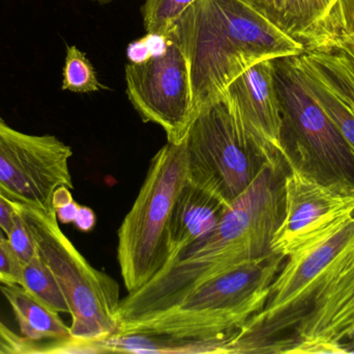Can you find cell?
<instances>
[{
	"mask_svg": "<svg viewBox=\"0 0 354 354\" xmlns=\"http://www.w3.org/2000/svg\"><path fill=\"white\" fill-rule=\"evenodd\" d=\"M288 172L284 160L268 162L209 234L120 301L118 330L172 307L220 274L272 253V238L284 218Z\"/></svg>",
	"mask_w": 354,
	"mask_h": 354,
	"instance_id": "cell-1",
	"label": "cell"
},
{
	"mask_svg": "<svg viewBox=\"0 0 354 354\" xmlns=\"http://www.w3.org/2000/svg\"><path fill=\"white\" fill-rule=\"evenodd\" d=\"M167 37L187 60L195 116L254 64L305 50L245 0H196Z\"/></svg>",
	"mask_w": 354,
	"mask_h": 354,
	"instance_id": "cell-2",
	"label": "cell"
},
{
	"mask_svg": "<svg viewBox=\"0 0 354 354\" xmlns=\"http://www.w3.org/2000/svg\"><path fill=\"white\" fill-rule=\"evenodd\" d=\"M286 259L272 251L243 264L200 285L172 307L122 326L115 336L145 335L218 353L221 343L263 309Z\"/></svg>",
	"mask_w": 354,
	"mask_h": 354,
	"instance_id": "cell-3",
	"label": "cell"
},
{
	"mask_svg": "<svg viewBox=\"0 0 354 354\" xmlns=\"http://www.w3.org/2000/svg\"><path fill=\"white\" fill-rule=\"evenodd\" d=\"M353 330L354 237L286 311L243 335L255 353H339Z\"/></svg>",
	"mask_w": 354,
	"mask_h": 354,
	"instance_id": "cell-4",
	"label": "cell"
},
{
	"mask_svg": "<svg viewBox=\"0 0 354 354\" xmlns=\"http://www.w3.org/2000/svg\"><path fill=\"white\" fill-rule=\"evenodd\" d=\"M274 87L280 106L281 155L297 172L354 197V152L306 87L290 56L274 58Z\"/></svg>",
	"mask_w": 354,
	"mask_h": 354,
	"instance_id": "cell-5",
	"label": "cell"
},
{
	"mask_svg": "<svg viewBox=\"0 0 354 354\" xmlns=\"http://www.w3.org/2000/svg\"><path fill=\"white\" fill-rule=\"evenodd\" d=\"M187 180L185 141L166 143L151 159L138 195L118 230V260L129 293L151 282L169 262L172 210Z\"/></svg>",
	"mask_w": 354,
	"mask_h": 354,
	"instance_id": "cell-6",
	"label": "cell"
},
{
	"mask_svg": "<svg viewBox=\"0 0 354 354\" xmlns=\"http://www.w3.org/2000/svg\"><path fill=\"white\" fill-rule=\"evenodd\" d=\"M26 222L37 254L55 276L70 308L71 338L97 344L120 328L118 283L95 269L62 232L55 210L44 212L14 204Z\"/></svg>",
	"mask_w": 354,
	"mask_h": 354,
	"instance_id": "cell-7",
	"label": "cell"
},
{
	"mask_svg": "<svg viewBox=\"0 0 354 354\" xmlns=\"http://www.w3.org/2000/svg\"><path fill=\"white\" fill-rule=\"evenodd\" d=\"M185 143L189 182L227 204L241 197L262 168L274 162L245 132L225 96L200 110Z\"/></svg>",
	"mask_w": 354,
	"mask_h": 354,
	"instance_id": "cell-8",
	"label": "cell"
},
{
	"mask_svg": "<svg viewBox=\"0 0 354 354\" xmlns=\"http://www.w3.org/2000/svg\"><path fill=\"white\" fill-rule=\"evenodd\" d=\"M72 156V148L58 137L21 132L0 116V197L52 211L56 189L74 188L68 166Z\"/></svg>",
	"mask_w": 354,
	"mask_h": 354,
	"instance_id": "cell-9",
	"label": "cell"
},
{
	"mask_svg": "<svg viewBox=\"0 0 354 354\" xmlns=\"http://www.w3.org/2000/svg\"><path fill=\"white\" fill-rule=\"evenodd\" d=\"M167 39L163 53L127 64V95L143 122L159 125L168 143L179 145L196 116L187 60L177 44Z\"/></svg>",
	"mask_w": 354,
	"mask_h": 354,
	"instance_id": "cell-10",
	"label": "cell"
},
{
	"mask_svg": "<svg viewBox=\"0 0 354 354\" xmlns=\"http://www.w3.org/2000/svg\"><path fill=\"white\" fill-rule=\"evenodd\" d=\"M299 43L305 50L290 56L293 66L354 116V0H337L304 33Z\"/></svg>",
	"mask_w": 354,
	"mask_h": 354,
	"instance_id": "cell-11",
	"label": "cell"
},
{
	"mask_svg": "<svg viewBox=\"0 0 354 354\" xmlns=\"http://www.w3.org/2000/svg\"><path fill=\"white\" fill-rule=\"evenodd\" d=\"M354 216V197L289 172L285 180V214L272 251L289 257L328 238Z\"/></svg>",
	"mask_w": 354,
	"mask_h": 354,
	"instance_id": "cell-12",
	"label": "cell"
},
{
	"mask_svg": "<svg viewBox=\"0 0 354 354\" xmlns=\"http://www.w3.org/2000/svg\"><path fill=\"white\" fill-rule=\"evenodd\" d=\"M235 116L270 161L283 159L282 118L274 87L272 60H262L241 73L225 89Z\"/></svg>",
	"mask_w": 354,
	"mask_h": 354,
	"instance_id": "cell-13",
	"label": "cell"
},
{
	"mask_svg": "<svg viewBox=\"0 0 354 354\" xmlns=\"http://www.w3.org/2000/svg\"><path fill=\"white\" fill-rule=\"evenodd\" d=\"M353 237L354 216L328 238L287 257L288 260L270 285L263 309L245 324H262L286 311Z\"/></svg>",
	"mask_w": 354,
	"mask_h": 354,
	"instance_id": "cell-14",
	"label": "cell"
},
{
	"mask_svg": "<svg viewBox=\"0 0 354 354\" xmlns=\"http://www.w3.org/2000/svg\"><path fill=\"white\" fill-rule=\"evenodd\" d=\"M230 205L214 193L187 180L172 210L168 264L174 262L194 243L209 234L218 226Z\"/></svg>",
	"mask_w": 354,
	"mask_h": 354,
	"instance_id": "cell-15",
	"label": "cell"
},
{
	"mask_svg": "<svg viewBox=\"0 0 354 354\" xmlns=\"http://www.w3.org/2000/svg\"><path fill=\"white\" fill-rule=\"evenodd\" d=\"M0 292L10 303L26 340H64L70 338V326H66L58 313L39 303L19 285L0 284Z\"/></svg>",
	"mask_w": 354,
	"mask_h": 354,
	"instance_id": "cell-16",
	"label": "cell"
},
{
	"mask_svg": "<svg viewBox=\"0 0 354 354\" xmlns=\"http://www.w3.org/2000/svg\"><path fill=\"white\" fill-rule=\"evenodd\" d=\"M279 29L299 42L309 28L310 0H245Z\"/></svg>",
	"mask_w": 354,
	"mask_h": 354,
	"instance_id": "cell-17",
	"label": "cell"
},
{
	"mask_svg": "<svg viewBox=\"0 0 354 354\" xmlns=\"http://www.w3.org/2000/svg\"><path fill=\"white\" fill-rule=\"evenodd\" d=\"M21 287L52 311L70 314L68 301L55 276L39 254L22 266Z\"/></svg>",
	"mask_w": 354,
	"mask_h": 354,
	"instance_id": "cell-18",
	"label": "cell"
},
{
	"mask_svg": "<svg viewBox=\"0 0 354 354\" xmlns=\"http://www.w3.org/2000/svg\"><path fill=\"white\" fill-rule=\"evenodd\" d=\"M62 91L91 94L108 89L97 79V72L86 53L77 46L66 45V55L62 68Z\"/></svg>",
	"mask_w": 354,
	"mask_h": 354,
	"instance_id": "cell-19",
	"label": "cell"
},
{
	"mask_svg": "<svg viewBox=\"0 0 354 354\" xmlns=\"http://www.w3.org/2000/svg\"><path fill=\"white\" fill-rule=\"evenodd\" d=\"M196 0H145L141 8L143 24L149 35L167 37L172 25Z\"/></svg>",
	"mask_w": 354,
	"mask_h": 354,
	"instance_id": "cell-20",
	"label": "cell"
},
{
	"mask_svg": "<svg viewBox=\"0 0 354 354\" xmlns=\"http://www.w3.org/2000/svg\"><path fill=\"white\" fill-rule=\"evenodd\" d=\"M297 73H299L306 87L309 89L310 93L313 96L314 99L322 106L326 114L330 116V120L336 125L337 128L339 129L341 134L346 139L347 143L354 152L353 114L342 103H340L334 96L330 95L326 89H324L322 85H318L312 79L308 78L305 75L299 73V71H297Z\"/></svg>",
	"mask_w": 354,
	"mask_h": 354,
	"instance_id": "cell-21",
	"label": "cell"
},
{
	"mask_svg": "<svg viewBox=\"0 0 354 354\" xmlns=\"http://www.w3.org/2000/svg\"><path fill=\"white\" fill-rule=\"evenodd\" d=\"M6 239L22 265L29 263L32 258L37 255V245L33 240L32 235L17 208L14 227L6 235Z\"/></svg>",
	"mask_w": 354,
	"mask_h": 354,
	"instance_id": "cell-22",
	"label": "cell"
},
{
	"mask_svg": "<svg viewBox=\"0 0 354 354\" xmlns=\"http://www.w3.org/2000/svg\"><path fill=\"white\" fill-rule=\"evenodd\" d=\"M167 37L163 35H149L137 39L129 45L127 55L131 62H143L153 55H159L165 51Z\"/></svg>",
	"mask_w": 354,
	"mask_h": 354,
	"instance_id": "cell-23",
	"label": "cell"
},
{
	"mask_svg": "<svg viewBox=\"0 0 354 354\" xmlns=\"http://www.w3.org/2000/svg\"><path fill=\"white\" fill-rule=\"evenodd\" d=\"M22 266L8 245V239L0 240V284L21 286Z\"/></svg>",
	"mask_w": 354,
	"mask_h": 354,
	"instance_id": "cell-24",
	"label": "cell"
},
{
	"mask_svg": "<svg viewBox=\"0 0 354 354\" xmlns=\"http://www.w3.org/2000/svg\"><path fill=\"white\" fill-rule=\"evenodd\" d=\"M15 214H16V208L14 204L0 197V229L6 236L14 227Z\"/></svg>",
	"mask_w": 354,
	"mask_h": 354,
	"instance_id": "cell-25",
	"label": "cell"
},
{
	"mask_svg": "<svg viewBox=\"0 0 354 354\" xmlns=\"http://www.w3.org/2000/svg\"><path fill=\"white\" fill-rule=\"evenodd\" d=\"M95 220L97 218H95V212L86 206L80 205L78 213L75 218L74 224L79 231L89 232L95 228Z\"/></svg>",
	"mask_w": 354,
	"mask_h": 354,
	"instance_id": "cell-26",
	"label": "cell"
},
{
	"mask_svg": "<svg viewBox=\"0 0 354 354\" xmlns=\"http://www.w3.org/2000/svg\"><path fill=\"white\" fill-rule=\"evenodd\" d=\"M337 0H310L309 2V17L310 27L317 22L318 20L326 16L332 6L336 3ZM309 27V28H310ZM308 28V29H309Z\"/></svg>",
	"mask_w": 354,
	"mask_h": 354,
	"instance_id": "cell-27",
	"label": "cell"
},
{
	"mask_svg": "<svg viewBox=\"0 0 354 354\" xmlns=\"http://www.w3.org/2000/svg\"><path fill=\"white\" fill-rule=\"evenodd\" d=\"M79 208H80V205L73 200V201L66 203V205L55 209L56 218H57L58 222L60 224H74Z\"/></svg>",
	"mask_w": 354,
	"mask_h": 354,
	"instance_id": "cell-28",
	"label": "cell"
},
{
	"mask_svg": "<svg viewBox=\"0 0 354 354\" xmlns=\"http://www.w3.org/2000/svg\"><path fill=\"white\" fill-rule=\"evenodd\" d=\"M339 353H354V330L344 342L339 345Z\"/></svg>",
	"mask_w": 354,
	"mask_h": 354,
	"instance_id": "cell-29",
	"label": "cell"
},
{
	"mask_svg": "<svg viewBox=\"0 0 354 354\" xmlns=\"http://www.w3.org/2000/svg\"><path fill=\"white\" fill-rule=\"evenodd\" d=\"M93 1H97L101 4H107V3H110V2L113 1V0H93Z\"/></svg>",
	"mask_w": 354,
	"mask_h": 354,
	"instance_id": "cell-30",
	"label": "cell"
},
{
	"mask_svg": "<svg viewBox=\"0 0 354 354\" xmlns=\"http://www.w3.org/2000/svg\"><path fill=\"white\" fill-rule=\"evenodd\" d=\"M6 236L3 232H2L1 229H0V240H6Z\"/></svg>",
	"mask_w": 354,
	"mask_h": 354,
	"instance_id": "cell-31",
	"label": "cell"
}]
</instances>
